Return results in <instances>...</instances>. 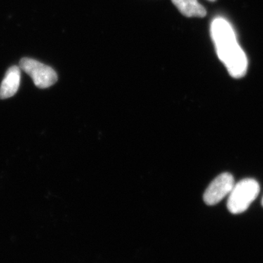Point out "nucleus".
<instances>
[{
    "label": "nucleus",
    "mask_w": 263,
    "mask_h": 263,
    "mask_svg": "<svg viewBox=\"0 0 263 263\" xmlns=\"http://www.w3.org/2000/svg\"><path fill=\"white\" fill-rule=\"evenodd\" d=\"M234 178L229 173H224L213 180L203 195L204 202L209 205L219 203L222 199L230 195L234 187Z\"/></svg>",
    "instance_id": "4"
},
{
    "label": "nucleus",
    "mask_w": 263,
    "mask_h": 263,
    "mask_svg": "<svg viewBox=\"0 0 263 263\" xmlns=\"http://www.w3.org/2000/svg\"><path fill=\"white\" fill-rule=\"evenodd\" d=\"M209 1L214 2V1H215V0H209Z\"/></svg>",
    "instance_id": "7"
},
{
    "label": "nucleus",
    "mask_w": 263,
    "mask_h": 263,
    "mask_svg": "<svg viewBox=\"0 0 263 263\" xmlns=\"http://www.w3.org/2000/svg\"><path fill=\"white\" fill-rule=\"evenodd\" d=\"M181 14L186 17H205L206 10L197 0H172Z\"/></svg>",
    "instance_id": "6"
},
{
    "label": "nucleus",
    "mask_w": 263,
    "mask_h": 263,
    "mask_svg": "<svg viewBox=\"0 0 263 263\" xmlns=\"http://www.w3.org/2000/svg\"><path fill=\"white\" fill-rule=\"evenodd\" d=\"M19 66L21 70L30 76L34 85L41 89L50 87L58 80L57 72L53 69L32 59H22Z\"/></svg>",
    "instance_id": "3"
},
{
    "label": "nucleus",
    "mask_w": 263,
    "mask_h": 263,
    "mask_svg": "<svg viewBox=\"0 0 263 263\" xmlns=\"http://www.w3.org/2000/svg\"><path fill=\"white\" fill-rule=\"evenodd\" d=\"M211 34L219 60L226 65L232 77L240 79L247 73V56L237 42L234 30L223 18L213 21Z\"/></svg>",
    "instance_id": "1"
},
{
    "label": "nucleus",
    "mask_w": 263,
    "mask_h": 263,
    "mask_svg": "<svg viewBox=\"0 0 263 263\" xmlns=\"http://www.w3.org/2000/svg\"><path fill=\"white\" fill-rule=\"evenodd\" d=\"M21 81V68L18 66H13L7 71L1 86H0V99L5 100L15 95L19 88Z\"/></svg>",
    "instance_id": "5"
},
{
    "label": "nucleus",
    "mask_w": 263,
    "mask_h": 263,
    "mask_svg": "<svg viewBox=\"0 0 263 263\" xmlns=\"http://www.w3.org/2000/svg\"><path fill=\"white\" fill-rule=\"evenodd\" d=\"M259 183L253 179H245L237 183L230 193L228 209L233 214L246 212L259 193Z\"/></svg>",
    "instance_id": "2"
},
{
    "label": "nucleus",
    "mask_w": 263,
    "mask_h": 263,
    "mask_svg": "<svg viewBox=\"0 0 263 263\" xmlns=\"http://www.w3.org/2000/svg\"><path fill=\"white\" fill-rule=\"evenodd\" d=\"M262 206H263V197H262Z\"/></svg>",
    "instance_id": "8"
}]
</instances>
